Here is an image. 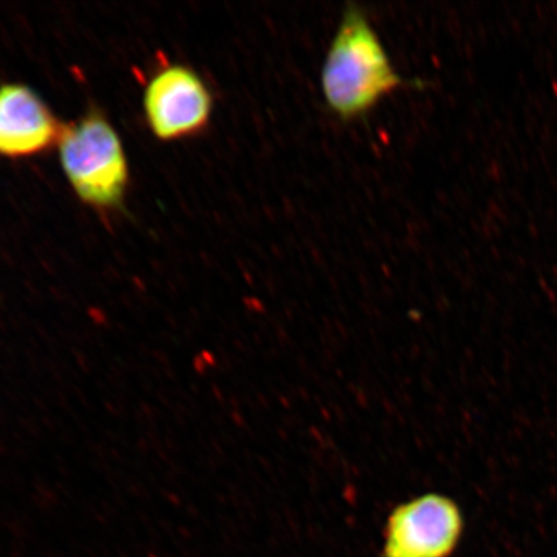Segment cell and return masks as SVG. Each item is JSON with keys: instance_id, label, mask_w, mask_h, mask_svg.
I'll return each instance as SVG.
<instances>
[{"instance_id": "cell-1", "label": "cell", "mask_w": 557, "mask_h": 557, "mask_svg": "<svg viewBox=\"0 0 557 557\" xmlns=\"http://www.w3.org/2000/svg\"><path fill=\"white\" fill-rule=\"evenodd\" d=\"M404 85L366 13L348 5L322 69L326 104L343 120H355Z\"/></svg>"}, {"instance_id": "cell-3", "label": "cell", "mask_w": 557, "mask_h": 557, "mask_svg": "<svg viewBox=\"0 0 557 557\" xmlns=\"http://www.w3.org/2000/svg\"><path fill=\"white\" fill-rule=\"evenodd\" d=\"M212 95L190 67L169 65L152 76L144 92L146 122L162 141L198 134L211 120Z\"/></svg>"}, {"instance_id": "cell-5", "label": "cell", "mask_w": 557, "mask_h": 557, "mask_svg": "<svg viewBox=\"0 0 557 557\" xmlns=\"http://www.w3.org/2000/svg\"><path fill=\"white\" fill-rule=\"evenodd\" d=\"M58 117L35 90L20 83L0 86V157L26 158L59 144Z\"/></svg>"}, {"instance_id": "cell-4", "label": "cell", "mask_w": 557, "mask_h": 557, "mask_svg": "<svg viewBox=\"0 0 557 557\" xmlns=\"http://www.w3.org/2000/svg\"><path fill=\"white\" fill-rule=\"evenodd\" d=\"M463 529L458 506L441 494H426L396 508L389 517L387 557H447Z\"/></svg>"}, {"instance_id": "cell-2", "label": "cell", "mask_w": 557, "mask_h": 557, "mask_svg": "<svg viewBox=\"0 0 557 557\" xmlns=\"http://www.w3.org/2000/svg\"><path fill=\"white\" fill-rule=\"evenodd\" d=\"M59 157L69 184L90 207L123 203L129 170L122 139L100 113H88L62 129Z\"/></svg>"}]
</instances>
